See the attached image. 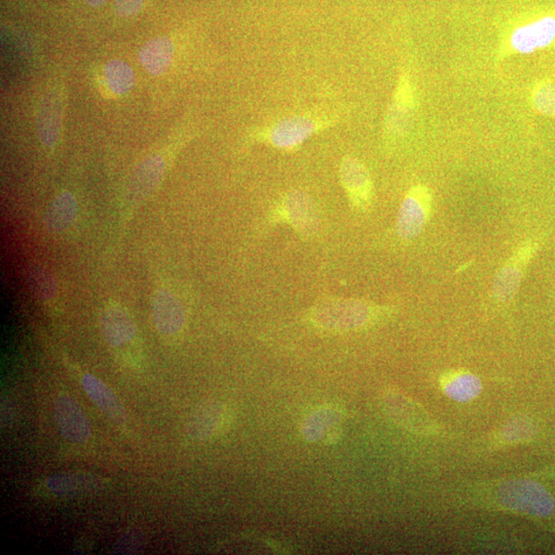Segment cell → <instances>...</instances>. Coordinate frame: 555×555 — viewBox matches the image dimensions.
Segmentation results:
<instances>
[{"mask_svg": "<svg viewBox=\"0 0 555 555\" xmlns=\"http://www.w3.org/2000/svg\"><path fill=\"white\" fill-rule=\"evenodd\" d=\"M383 312V308L370 302L332 297L317 303L309 312L308 319L319 329L346 331L364 328Z\"/></svg>", "mask_w": 555, "mask_h": 555, "instance_id": "1", "label": "cell"}, {"mask_svg": "<svg viewBox=\"0 0 555 555\" xmlns=\"http://www.w3.org/2000/svg\"><path fill=\"white\" fill-rule=\"evenodd\" d=\"M272 220L294 227L302 237L310 238L319 228V214L314 201L303 192H290L284 196L272 212Z\"/></svg>", "mask_w": 555, "mask_h": 555, "instance_id": "2", "label": "cell"}, {"mask_svg": "<svg viewBox=\"0 0 555 555\" xmlns=\"http://www.w3.org/2000/svg\"><path fill=\"white\" fill-rule=\"evenodd\" d=\"M432 211V193L426 185H415L402 202L397 222L401 239L412 240L422 233Z\"/></svg>", "mask_w": 555, "mask_h": 555, "instance_id": "3", "label": "cell"}, {"mask_svg": "<svg viewBox=\"0 0 555 555\" xmlns=\"http://www.w3.org/2000/svg\"><path fill=\"white\" fill-rule=\"evenodd\" d=\"M325 126V119L309 115H295L277 122L262 134V138L276 149L293 150Z\"/></svg>", "mask_w": 555, "mask_h": 555, "instance_id": "4", "label": "cell"}, {"mask_svg": "<svg viewBox=\"0 0 555 555\" xmlns=\"http://www.w3.org/2000/svg\"><path fill=\"white\" fill-rule=\"evenodd\" d=\"M500 500L512 509L536 517H547L553 511V500L540 484L518 481L506 484Z\"/></svg>", "mask_w": 555, "mask_h": 555, "instance_id": "5", "label": "cell"}, {"mask_svg": "<svg viewBox=\"0 0 555 555\" xmlns=\"http://www.w3.org/2000/svg\"><path fill=\"white\" fill-rule=\"evenodd\" d=\"M555 44V17L547 15L513 30L504 46L505 53L531 54Z\"/></svg>", "mask_w": 555, "mask_h": 555, "instance_id": "6", "label": "cell"}, {"mask_svg": "<svg viewBox=\"0 0 555 555\" xmlns=\"http://www.w3.org/2000/svg\"><path fill=\"white\" fill-rule=\"evenodd\" d=\"M339 178L351 204L364 211L372 203L373 184L369 170L357 158L346 157L339 168Z\"/></svg>", "mask_w": 555, "mask_h": 555, "instance_id": "7", "label": "cell"}, {"mask_svg": "<svg viewBox=\"0 0 555 555\" xmlns=\"http://www.w3.org/2000/svg\"><path fill=\"white\" fill-rule=\"evenodd\" d=\"M103 335L117 352L136 351L138 331L133 319L119 304H110L102 316Z\"/></svg>", "mask_w": 555, "mask_h": 555, "instance_id": "8", "label": "cell"}, {"mask_svg": "<svg viewBox=\"0 0 555 555\" xmlns=\"http://www.w3.org/2000/svg\"><path fill=\"white\" fill-rule=\"evenodd\" d=\"M535 252V244H525L518 248L517 252L499 270L492 284V296L497 302L505 303L515 297L527 263L530 262Z\"/></svg>", "mask_w": 555, "mask_h": 555, "instance_id": "9", "label": "cell"}, {"mask_svg": "<svg viewBox=\"0 0 555 555\" xmlns=\"http://www.w3.org/2000/svg\"><path fill=\"white\" fill-rule=\"evenodd\" d=\"M54 414L60 434L68 441L85 442L91 436L87 415L78 402L68 395H61L56 399Z\"/></svg>", "mask_w": 555, "mask_h": 555, "instance_id": "10", "label": "cell"}, {"mask_svg": "<svg viewBox=\"0 0 555 555\" xmlns=\"http://www.w3.org/2000/svg\"><path fill=\"white\" fill-rule=\"evenodd\" d=\"M152 318L159 333L175 336L182 331L185 323L183 304L168 289H159L152 300Z\"/></svg>", "mask_w": 555, "mask_h": 555, "instance_id": "11", "label": "cell"}, {"mask_svg": "<svg viewBox=\"0 0 555 555\" xmlns=\"http://www.w3.org/2000/svg\"><path fill=\"white\" fill-rule=\"evenodd\" d=\"M164 172V159L159 156H150L139 163L129 180L128 192L131 200L141 202L149 197L161 184Z\"/></svg>", "mask_w": 555, "mask_h": 555, "instance_id": "12", "label": "cell"}, {"mask_svg": "<svg viewBox=\"0 0 555 555\" xmlns=\"http://www.w3.org/2000/svg\"><path fill=\"white\" fill-rule=\"evenodd\" d=\"M414 97L412 83L404 75L393 97L391 108L387 115V128L393 134H401L408 124L414 110Z\"/></svg>", "mask_w": 555, "mask_h": 555, "instance_id": "13", "label": "cell"}, {"mask_svg": "<svg viewBox=\"0 0 555 555\" xmlns=\"http://www.w3.org/2000/svg\"><path fill=\"white\" fill-rule=\"evenodd\" d=\"M81 384L89 395V397L93 400L94 404L98 406L109 419L116 423V424H124V420H126L124 409L120 400L116 398L115 393L110 390L109 387L104 384L99 379L92 376V374H85L81 380Z\"/></svg>", "mask_w": 555, "mask_h": 555, "instance_id": "14", "label": "cell"}, {"mask_svg": "<svg viewBox=\"0 0 555 555\" xmlns=\"http://www.w3.org/2000/svg\"><path fill=\"white\" fill-rule=\"evenodd\" d=\"M175 56V45L166 38L148 41L139 52V61L149 73L162 75L170 68Z\"/></svg>", "mask_w": 555, "mask_h": 555, "instance_id": "15", "label": "cell"}, {"mask_svg": "<svg viewBox=\"0 0 555 555\" xmlns=\"http://www.w3.org/2000/svg\"><path fill=\"white\" fill-rule=\"evenodd\" d=\"M385 409L394 421L407 429L421 431L425 425L419 422L425 420V415L420 412V407L409 401L404 395L397 392H387L383 397Z\"/></svg>", "mask_w": 555, "mask_h": 555, "instance_id": "16", "label": "cell"}, {"mask_svg": "<svg viewBox=\"0 0 555 555\" xmlns=\"http://www.w3.org/2000/svg\"><path fill=\"white\" fill-rule=\"evenodd\" d=\"M78 202L72 192H64L58 194L48 207L46 224L48 230L62 232L72 226L78 214Z\"/></svg>", "mask_w": 555, "mask_h": 555, "instance_id": "17", "label": "cell"}, {"mask_svg": "<svg viewBox=\"0 0 555 555\" xmlns=\"http://www.w3.org/2000/svg\"><path fill=\"white\" fill-rule=\"evenodd\" d=\"M442 386L448 397L462 402L474 398L482 390L480 380L465 371L448 374L443 379Z\"/></svg>", "mask_w": 555, "mask_h": 555, "instance_id": "18", "label": "cell"}, {"mask_svg": "<svg viewBox=\"0 0 555 555\" xmlns=\"http://www.w3.org/2000/svg\"><path fill=\"white\" fill-rule=\"evenodd\" d=\"M38 129L40 141L45 147L53 149L57 143L60 132V113L57 101L47 98L39 110Z\"/></svg>", "mask_w": 555, "mask_h": 555, "instance_id": "19", "label": "cell"}, {"mask_svg": "<svg viewBox=\"0 0 555 555\" xmlns=\"http://www.w3.org/2000/svg\"><path fill=\"white\" fill-rule=\"evenodd\" d=\"M104 75L111 92L124 95L135 85V75L132 68L123 60H111L104 67Z\"/></svg>", "mask_w": 555, "mask_h": 555, "instance_id": "20", "label": "cell"}, {"mask_svg": "<svg viewBox=\"0 0 555 555\" xmlns=\"http://www.w3.org/2000/svg\"><path fill=\"white\" fill-rule=\"evenodd\" d=\"M46 484L54 494H73L95 488L97 478L82 474H60L47 478Z\"/></svg>", "mask_w": 555, "mask_h": 555, "instance_id": "21", "label": "cell"}, {"mask_svg": "<svg viewBox=\"0 0 555 555\" xmlns=\"http://www.w3.org/2000/svg\"><path fill=\"white\" fill-rule=\"evenodd\" d=\"M532 103L540 114L555 117V81L538 83L532 92Z\"/></svg>", "mask_w": 555, "mask_h": 555, "instance_id": "22", "label": "cell"}, {"mask_svg": "<svg viewBox=\"0 0 555 555\" xmlns=\"http://www.w3.org/2000/svg\"><path fill=\"white\" fill-rule=\"evenodd\" d=\"M218 419V408L212 406H208L200 409V411L194 414L192 421L191 430L193 436L198 439H205L213 433L215 427H217Z\"/></svg>", "mask_w": 555, "mask_h": 555, "instance_id": "23", "label": "cell"}, {"mask_svg": "<svg viewBox=\"0 0 555 555\" xmlns=\"http://www.w3.org/2000/svg\"><path fill=\"white\" fill-rule=\"evenodd\" d=\"M33 281L41 298H44L45 301L53 300L56 295V283L50 274L43 269H37L34 273Z\"/></svg>", "mask_w": 555, "mask_h": 555, "instance_id": "24", "label": "cell"}, {"mask_svg": "<svg viewBox=\"0 0 555 555\" xmlns=\"http://www.w3.org/2000/svg\"><path fill=\"white\" fill-rule=\"evenodd\" d=\"M144 3L145 0H115V10L120 17L127 18L136 15Z\"/></svg>", "mask_w": 555, "mask_h": 555, "instance_id": "25", "label": "cell"}, {"mask_svg": "<svg viewBox=\"0 0 555 555\" xmlns=\"http://www.w3.org/2000/svg\"><path fill=\"white\" fill-rule=\"evenodd\" d=\"M141 545V539L136 533L128 534L124 535L116 544L115 548V553L117 554H130L135 553Z\"/></svg>", "mask_w": 555, "mask_h": 555, "instance_id": "26", "label": "cell"}, {"mask_svg": "<svg viewBox=\"0 0 555 555\" xmlns=\"http://www.w3.org/2000/svg\"><path fill=\"white\" fill-rule=\"evenodd\" d=\"M89 5L93 6V8H97V6H100L107 2V0H86Z\"/></svg>", "mask_w": 555, "mask_h": 555, "instance_id": "27", "label": "cell"}]
</instances>
